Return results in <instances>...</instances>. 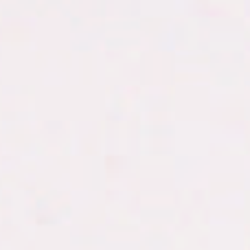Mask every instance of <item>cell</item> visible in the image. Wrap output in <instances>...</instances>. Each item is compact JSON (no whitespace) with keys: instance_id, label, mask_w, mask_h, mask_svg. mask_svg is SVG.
<instances>
[]
</instances>
